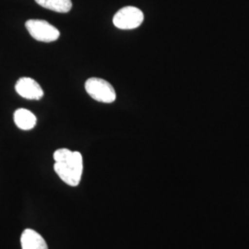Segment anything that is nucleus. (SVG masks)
Returning a JSON list of instances; mask_svg holds the SVG:
<instances>
[{
    "label": "nucleus",
    "mask_w": 249,
    "mask_h": 249,
    "mask_svg": "<svg viewBox=\"0 0 249 249\" xmlns=\"http://www.w3.org/2000/svg\"><path fill=\"white\" fill-rule=\"evenodd\" d=\"M15 89L19 96L28 100H40L45 94L44 89L41 88L39 83L29 77L18 79Z\"/></svg>",
    "instance_id": "obj_5"
},
{
    "label": "nucleus",
    "mask_w": 249,
    "mask_h": 249,
    "mask_svg": "<svg viewBox=\"0 0 249 249\" xmlns=\"http://www.w3.org/2000/svg\"><path fill=\"white\" fill-rule=\"evenodd\" d=\"M53 169L63 182L71 187L80 184L83 172V159L79 151L59 149L53 153Z\"/></svg>",
    "instance_id": "obj_1"
},
{
    "label": "nucleus",
    "mask_w": 249,
    "mask_h": 249,
    "mask_svg": "<svg viewBox=\"0 0 249 249\" xmlns=\"http://www.w3.org/2000/svg\"><path fill=\"white\" fill-rule=\"evenodd\" d=\"M25 27L31 36L39 42L51 43L60 37V32L44 19H29Z\"/></svg>",
    "instance_id": "obj_3"
},
{
    "label": "nucleus",
    "mask_w": 249,
    "mask_h": 249,
    "mask_svg": "<svg viewBox=\"0 0 249 249\" xmlns=\"http://www.w3.org/2000/svg\"><path fill=\"white\" fill-rule=\"evenodd\" d=\"M14 122L22 130H31L36 125L37 118L31 111L19 108L14 113Z\"/></svg>",
    "instance_id": "obj_7"
},
{
    "label": "nucleus",
    "mask_w": 249,
    "mask_h": 249,
    "mask_svg": "<svg viewBox=\"0 0 249 249\" xmlns=\"http://www.w3.org/2000/svg\"><path fill=\"white\" fill-rule=\"evenodd\" d=\"M85 89L89 96L95 101L105 104H111L116 101V90L107 81L100 78H89L85 82Z\"/></svg>",
    "instance_id": "obj_2"
},
{
    "label": "nucleus",
    "mask_w": 249,
    "mask_h": 249,
    "mask_svg": "<svg viewBox=\"0 0 249 249\" xmlns=\"http://www.w3.org/2000/svg\"><path fill=\"white\" fill-rule=\"evenodd\" d=\"M20 244L22 249H48L45 239L33 229H26L21 233Z\"/></svg>",
    "instance_id": "obj_6"
},
{
    "label": "nucleus",
    "mask_w": 249,
    "mask_h": 249,
    "mask_svg": "<svg viewBox=\"0 0 249 249\" xmlns=\"http://www.w3.org/2000/svg\"><path fill=\"white\" fill-rule=\"evenodd\" d=\"M143 12L136 7H124L119 9L113 18L114 25L121 30H133L142 25Z\"/></svg>",
    "instance_id": "obj_4"
},
{
    "label": "nucleus",
    "mask_w": 249,
    "mask_h": 249,
    "mask_svg": "<svg viewBox=\"0 0 249 249\" xmlns=\"http://www.w3.org/2000/svg\"><path fill=\"white\" fill-rule=\"evenodd\" d=\"M36 2L45 9L59 13H67L72 8L71 0H36Z\"/></svg>",
    "instance_id": "obj_8"
}]
</instances>
